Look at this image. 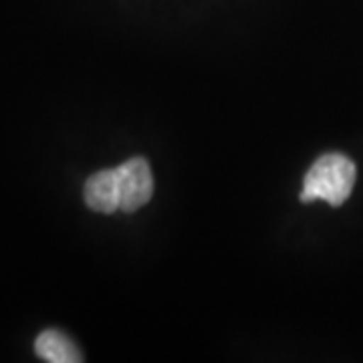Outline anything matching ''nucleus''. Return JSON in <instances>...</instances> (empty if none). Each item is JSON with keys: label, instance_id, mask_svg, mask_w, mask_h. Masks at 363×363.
<instances>
[{"label": "nucleus", "instance_id": "nucleus-1", "mask_svg": "<svg viewBox=\"0 0 363 363\" xmlns=\"http://www.w3.org/2000/svg\"><path fill=\"white\" fill-rule=\"evenodd\" d=\"M357 169L350 157L343 154H325L307 172L301 202L325 200L331 206H341L355 186Z\"/></svg>", "mask_w": 363, "mask_h": 363}, {"label": "nucleus", "instance_id": "nucleus-2", "mask_svg": "<svg viewBox=\"0 0 363 363\" xmlns=\"http://www.w3.org/2000/svg\"><path fill=\"white\" fill-rule=\"evenodd\" d=\"M117 180H119V196L123 212H135L145 206L154 194V176L150 164L143 157H131L117 166Z\"/></svg>", "mask_w": 363, "mask_h": 363}, {"label": "nucleus", "instance_id": "nucleus-3", "mask_svg": "<svg viewBox=\"0 0 363 363\" xmlns=\"http://www.w3.org/2000/svg\"><path fill=\"white\" fill-rule=\"evenodd\" d=\"M85 204L93 212L101 214H113L121 208V196H119V180H117V169H101L93 174L89 180L85 182Z\"/></svg>", "mask_w": 363, "mask_h": 363}, {"label": "nucleus", "instance_id": "nucleus-4", "mask_svg": "<svg viewBox=\"0 0 363 363\" xmlns=\"http://www.w3.org/2000/svg\"><path fill=\"white\" fill-rule=\"evenodd\" d=\"M35 351L40 359L49 363H79L83 362V355L77 345L67 337L65 333L57 329L43 331L35 341Z\"/></svg>", "mask_w": 363, "mask_h": 363}]
</instances>
